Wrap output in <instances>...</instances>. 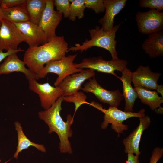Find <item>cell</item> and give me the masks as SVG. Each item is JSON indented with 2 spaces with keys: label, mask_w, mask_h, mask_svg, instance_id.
Returning a JSON list of instances; mask_svg holds the SVG:
<instances>
[{
  "label": "cell",
  "mask_w": 163,
  "mask_h": 163,
  "mask_svg": "<svg viewBox=\"0 0 163 163\" xmlns=\"http://www.w3.org/2000/svg\"><path fill=\"white\" fill-rule=\"evenodd\" d=\"M68 48L64 37L56 36L43 45L29 47L24 53L23 61L30 70L38 74L45 64L65 57Z\"/></svg>",
  "instance_id": "obj_1"
},
{
  "label": "cell",
  "mask_w": 163,
  "mask_h": 163,
  "mask_svg": "<svg viewBox=\"0 0 163 163\" xmlns=\"http://www.w3.org/2000/svg\"><path fill=\"white\" fill-rule=\"evenodd\" d=\"M63 96L60 97L50 108L39 111L38 114L40 118L48 125V133L54 132L58 135L60 152L71 154L72 150L69 138L71 137L73 134L71 126L74 122V117L71 114L68 115L66 122L61 117L60 112L62 110Z\"/></svg>",
  "instance_id": "obj_2"
},
{
  "label": "cell",
  "mask_w": 163,
  "mask_h": 163,
  "mask_svg": "<svg viewBox=\"0 0 163 163\" xmlns=\"http://www.w3.org/2000/svg\"><path fill=\"white\" fill-rule=\"evenodd\" d=\"M120 25L114 26L112 30L107 32L104 31L99 26H96L94 28L88 30L90 39H86L81 44L77 43L75 46L70 47L68 48V52L80 51L82 52L91 47L96 46L108 50L110 53L112 60H118L115 37Z\"/></svg>",
  "instance_id": "obj_3"
},
{
  "label": "cell",
  "mask_w": 163,
  "mask_h": 163,
  "mask_svg": "<svg viewBox=\"0 0 163 163\" xmlns=\"http://www.w3.org/2000/svg\"><path fill=\"white\" fill-rule=\"evenodd\" d=\"M90 104L104 114V121L101 125V128L105 129L108 124L111 123L112 129L117 133L118 137L120 134L123 133V131L128 129V126L122 123L123 121L132 117L139 118L144 117L145 115L144 109H141L137 113L126 112L114 107L110 106L108 109H106L103 108L101 104L93 101H92Z\"/></svg>",
  "instance_id": "obj_4"
},
{
  "label": "cell",
  "mask_w": 163,
  "mask_h": 163,
  "mask_svg": "<svg viewBox=\"0 0 163 163\" xmlns=\"http://www.w3.org/2000/svg\"><path fill=\"white\" fill-rule=\"evenodd\" d=\"M77 54L69 55L58 60L50 62L38 74L39 79L44 78L48 73H52L58 75L54 83L55 86H57L68 76L82 71L83 69L76 67L73 61Z\"/></svg>",
  "instance_id": "obj_5"
},
{
  "label": "cell",
  "mask_w": 163,
  "mask_h": 163,
  "mask_svg": "<svg viewBox=\"0 0 163 163\" xmlns=\"http://www.w3.org/2000/svg\"><path fill=\"white\" fill-rule=\"evenodd\" d=\"M127 61L120 59L117 60L106 61L102 57H93L83 59L79 63H75L77 68L90 69L98 72L111 74L117 77L115 71L121 72L126 68Z\"/></svg>",
  "instance_id": "obj_6"
},
{
  "label": "cell",
  "mask_w": 163,
  "mask_h": 163,
  "mask_svg": "<svg viewBox=\"0 0 163 163\" xmlns=\"http://www.w3.org/2000/svg\"><path fill=\"white\" fill-rule=\"evenodd\" d=\"M28 80L29 89L37 94L41 107L44 110L50 108L60 97L63 92L59 86H53L49 83H40L34 79Z\"/></svg>",
  "instance_id": "obj_7"
},
{
  "label": "cell",
  "mask_w": 163,
  "mask_h": 163,
  "mask_svg": "<svg viewBox=\"0 0 163 163\" xmlns=\"http://www.w3.org/2000/svg\"><path fill=\"white\" fill-rule=\"evenodd\" d=\"M135 19L138 30L145 34L159 32L163 30V12L150 9L145 12L139 11Z\"/></svg>",
  "instance_id": "obj_8"
},
{
  "label": "cell",
  "mask_w": 163,
  "mask_h": 163,
  "mask_svg": "<svg viewBox=\"0 0 163 163\" xmlns=\"http://www.w3.org/2000/svg\"><path fill=\"white\" fill-rule=\"evenodd\" d=\"M81 89L87 93H93L100 101L107 104L110 107H118L124 98L118 89L109 91L103 88L97 82L95 76L89 79V81Z\"/></svg>",
  "instance_id": "obj_9"
},
{
  "label": "cell",
  "mask_w": 163,
  "mask_h": 163,
  "mask_svg": "<svg viewBox=\"0 0 163 163\" xmlns=\"http://www.w3.org/2000/svg\"><path fill=\"white\" fill-rule=\"evenodd\" d=\"M54 0H46V6L38 26L45 33L47 41L55 37L56 29L62 18V14L54 9Z\"/></svg>",
  "instance_id": "obj_10"
},
{
  "label": "cell",
  "mask_w": 163,
  "mask_h": 163,
  "mask_svg": "<svg viewBox=\"0 0 163 163\" xmlns=\"http://www.w3.org/2000/svg\"><path fill=\"white\" fill-rule=\"evenodd\" d=\"M1 22L0 51L17 50L19 44L24 41L22 35L14 23L4 19Z\"/></svg>",
  "instance_id": "obj_11"
},
{
  "label": "cell",
  "mask_w": 163,
  "mask_h": 163,
  "mask_svg": "<svg viewBox=\"0 0 163 163\" xmlns=\"http://www.w3.org/2000/svg\"><path fill=\"white\" fill-rule=\"evenodd\" d=\"M161 74L152 72L147 66H139L136 71L132 72V82L134 87H139L151 90H157L160 87L157 83Z\"/></svg>",
  "instance_id": "obj_12"
},
{
  "label": "cell",
  "mask_w": 163,
  "mask_h": 163,
  "mask_svg": "<svg viewBox=\"0 0 163 163\" xmlns=\"http://www.w3.org/2000/svg\"><path fill=\"white\" fill-rule=\"evenodd\" d=\"M14 24L29 47H36L48 42L45 34L38 25L30 21Z\"/></svg>",
  "instance_id": "obj_13"
},
{
  "label": "cell",
  "mask_w": 163,
  "mask_h": 163,
  "mask_svg": "<svg viewBox=\"0 0 163 163\" xmlns=\"http://www.w3.org/2000/svg\"><path fill=\"white\" fill-rule=\"evenodd\" d=\"M94 70L87 69L67 77L58 86L63 92V96L71 95L81 89L83 83L95 75Z\"/></svg>",
  "instance_id": "obj_14"
},
{
  "label": "cell",
  "mask_w": 163,
  "mask_h": 163,
  "mask_svg": "<svg viewBox=\"0 0 163 163\" xmlns=\"http://www.w3.org/2000/svg\"><path fill=\"white\" fill-rule=\"evenodd\" d=\"M139 118L140 122L139 126L123 140L125 146V152L134 153L138 156L141 153L139 147L142 135L144 131L149 127L151 122L150 118L148 116Z\"/></svg>",
  "instance_id": "obj_15"
},
{
  "label": "cell",
  "mask_w": 163,
  "mask_h": 163,
  "mask_svg": "<svg viewBox=\"0 0 163 163\" xmlns=\"http://www.w3.org/2000/svg\"><path fill=\"white\" fill-rule=\"evenodd\" d=\"M24 61L20 59L17 53L10 55L4 59V62L0 64V75L8 74L14 72H21L25 75L29 80L39 79L38 74L27 68Z\"/></svg>",
  "instance_id": "obj_16"
},
{
  "label": "cell",
  "mask_w": 163,
  "mask_h": 163,
  "mask_svg": "<svg viewBox=\"0 0 163 163\" xmlns=\"http://www.w3.org/2000/svg\"><path fill=\"white\" fill-rule=\"evenodd\" d=\"M126 0H104L105 13L98 21L104 31L112 30L114 27L115 16L125 7Z\"/></svg>",
  "instance_id": "obj_17"
},
{
  "label": "cell",
  "mask_w": 163,
  "mask_h": 163,
  "mask_svg": "<svg viewBox=\"0 0 163 163\" xmlns=\"http://www.w3.org/2000/svg\"><path fill=\"white\" fill-rule=\"evenodd\" d=\"M132 72L131 71L126 67L122 72V76L117 77L123 83L122 94L125 102L124 111L126 112L133 111L135 102L138 98L136 92L131 85Z\"/></svg>",
  "instance_id": "obj_18"
},
{
  "label": "cell",
  "mask_w": 163,
  "mask_h": 163,
  "mask_svg": "<svg viewBox=\"0 0 163 163\" xmlns=\"http://www.w3.org/2000/svg\"><path fill=\"white\" fill-rule=\"evenodd\" d=\"M142 45L143 50L150 58L163 55V30L148 34Z\"/></svg>",
  "instance_id": "obj_19"
},
{
  "label": "cell",
  "mask_w": 163,
  "mask_h": 163,
  "mask_svg": "<svg viewBox=\"0 0 163 163\" xmlns=\"http://www.w3.org/2000/svg\"><path fill=\"white\" fill-rule=\"evenodd\" d=\"M14 124L17 133L18 144L17 150L13 155L14 158L17 159L19 153L25 149H28L30 146L35 147L42 152H46V149L43 145L34 143L26 137L24 133L21 124L19 122L16 121L14 123Z\"/></svg>",
  "instance_id": "obj_20"
},
{
  "label": "cell",
  "mask_w": 163,
  "mask_h": 163,
  "mask_svg": "<svg viewBox=\"0 0 163 163\" xmlns=\"http://www.w3.org/2000/svg\"><path fill=\"white\" fill-rule=\"evenodd\" d=\"M134 89L141 102L147 105L152 110L159 107L163 103V97L158 95L155 91L146 89L139 87H135Z\"/></svg>",
  "instance_id": "obj_21"
},
{
  "label": "cell",
  "mask_w": 163,
  "mask_h": 163,
  "mask_svg": "<svg viewBox=\"0 0 163 163\" xmlns=\"http://www.w3.org/2000/svg\"><path fill=\"white\" fill-rule=\"evenodd\" d=\"M25 4L10 8H1L3 19L14 24L30 21Z\"/></svg>",
  "instance_id": "obj_22"
},
{
  "label": "cell",
  "mask_w": 163,
  "mask_h": 163,
  "mask_svg": "<svg viewBox=\"0 0 163 163\" xmlns=\"http://www.w3.org/2000/svg\"><path fill=\"white\" fill-rule=\"evenodd\" d=\"M46 0H27L25 6L30 21L38 24L45 9Z\"/></svg>",
  "instance_id": "obj_23"
},
{
  "label": "cell",
  "mask_w": 163,
  "mask_h": 163,
  "mask_svg": "<svg viewBox=\"0 0 163 163\" xmlns=\"http://www.w3.org/2000/svg\"><path fill=\"white\" fill-rule=\"evenodd\" d=\"M85 8L84 0H74L70 4L69 20L74 21L76 20V17L79 19L82 18Z\"/></svg>",
  "instance_id": "obj_24"
},
{
  "label": "cell",
  "mask_w": 163,
  "mask_h": 163,
  "mask_svg": "<svg viewBox=\"0 0 163 163\" xmlns=\"http://www.w3.org/2000/svg\"><path fill=\"white\" fill-rule=\"evenodd\" d=\"M87 96L82 91H78L69 96H63V101L73 103L75 106V114L78 108L84 104H90L86 101Z\"/></svg>",
  "instance_id": "obj_25"
},
{
  "label": "cell",
  "mask_w": 163,
  "mask_h": 163,
  "mask_svg": "<svg viewBox=\"0 0 163 163\" xmlns=\"http://www.w3.org/2000/svg\"><path fill=\"white\" fill-rule=\"evenodd\" d=\"M70 4L69 0H54V5L57 11L63 14L64 18H68Z\"/></svg>",
  "instance_id": "obj_26"
},
{
  "label": "cell",
  "mask_w": 163,
  "mask_h": 163,
  "mask_svg": "<svg viewBox=\"0 0 163 163\" xmlns=\"http://www.w3.org/2000/svg\"><path fill=\"white\" fill-rule=\"evenodd\" d=\"M86 8L93 10L96 14L105 11L104 0H84Z\"/></svg>",
  "instance_id": "obj_27"
},
{
  "label": "cell",
  "mask_w": 163,
  "mask_h": 163,
  "mask_svg": "<svg viewBox=\"0 0 163 163\" xmlns=\"http://www.w3.org/2000/svg\"><path fill=\"white\" fill-rule=\"evenodd\" d=\"M139 7L142 8H149L158 11L163 9V0H140Z\"/></svg>",
  "instance_id": "obj_28"
},
{
  "label": "cell",
  "mask_w": 163,
  "mask_h": 163,
  "mask_svg": "<svg viewBox=\"0 0 163 163\" xmlns=\"http://www.w3.org/2000/svg\"><path fill=\"white\" fill-rule=\"evenodd\" d=\"M27 0H0V7L7 8L24 5Z\"/></svg>",
  "instance_id": "obj_29"
},
{
  "label": "cell",
  "mask_w": 163,
  "mask_h": 163,
  "mask_svg": "<svg viewBox=\"0 0 163 163\" xmlns=\"http://www.w3.org/2000/svg\"><path fill=\"white\" fill-rule=\"evenodd\" d=\"M163 155V149L159 147L155 148L152 152L150 163H157Z\"/></svg>",
  "instance_id": "obj_30"
},
{
  "label": "cell",
  "mask_w": 163,
  "mask_h": 163,
  "mask_svg": "<svg viewBox=\"0 0 163 163\" xmlns=\"http://www.w3.org/2000/svg\"><path fill=\"white\" fill-rule=\"evenodd\" d=\"M126 163H139V156L135 155L132 153H128Z\"/></svg>",
  "instance_id": "obj_31"
},
{
  "label": "cell",
  "mask_w": 163,
  "mask_h": 163,
  "mask_svg": "<svg viewBox=\"0 0 163 163\" xmlns=\"http://www.w3.org/2000/svg\"><path fill=\"white\" fill-rule=\"evenodd\" d=\"M3 14L2 12L1 8L0 7V21L3 19Z\"/></svg>",
  "instance_id": "obj_32"
},
{
  "label": "cell",
  "mask_w": 163,
  "mask_h": 163,
  "mask_svg": "<svg viewBox=\"0 0 163 163\" xmlns=\"http://www.w3.org/2000/svg\"><path fill=\"white\" fill-rule=\"evenodd\" d=\"M1 21H0V27L1 26Z\"/></svg>",
  "instance_id": "obj_33"
}]
</instances>
